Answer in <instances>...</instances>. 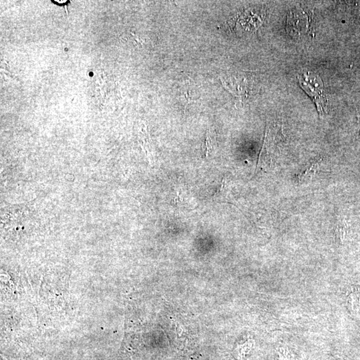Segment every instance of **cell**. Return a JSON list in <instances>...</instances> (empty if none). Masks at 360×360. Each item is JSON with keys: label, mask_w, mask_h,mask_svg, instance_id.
<instances>
[{"label": "cell", "mask_w": 360, "mask_h": 360, "mask_svg": "<svg viewBox=\"0 0 360 360\" xmlns=\"http://www.w3.org/2000/svg\"><path fill=\"white\" fill-rule=\"evenodd\" d=\"M214 144L212 140V134L210 130L207 131L206 138L202 145L203 153L205 157H208L213 151Z\"/></svg>", "instance_id": "277c9868"}, {"label": "cell", "mask_w": 360, "mask_h": 360, "mask_svg": "<svg viewBox=\"0 0 360 360\" xmlns=\"http://www.w3.org/2000/svg\"><path fill=\"white\" fill-rule=\"evenodd\" d=\"M66 1H66V0H64V1H58V0H56V1H55V2L64 3H66Z\"/></svg>", "instance_id": "8992f818"}, {"label": "cell", "mask_w": 360, "mask_h": 360, "mask_svg": "<svg viewBox=\"0 0 360 360\" xmlns=\"http://www.w3.org/2000/svg\"><path fill=\"white\" fill-rule=\"evenodd\" d=\"M321 161V160H315V161L309 163L299 174V181L304 182V181H308V180L312 179L317 173L319 172Z\"/></svg>", "instance_id": "3957f363"}, {"label": "cell", "mask_w": 360, "mask_h": 360, "mask_svg": "<svg viewBox=\"0 0 360 360\" xmlns=\"http://www.w3.org/2000/svg\"><path fill=\"white\" fill-rule=\"evenodd\" d=\"M272 138L270 134L269 129L267 128L266 132L265 140L264 145L261 150L258 162H257V170H267L271 167L273 163V149Z\"/></svg>", "instance_id": "7a4b0ae2"}, {"label": "cell", "mask_w": 360, "mask_h": 360, "mask_svg": "<svg viewBox=\"0 0 360 360\" xmlns=\"http://www.w3.org/2000/svg\"><path fill=\"white\" fill-rule=\"evenodd\" d=\"M182 201L183 198L181 195V193H180L179 190H177V189H176V196L174 198V199H173L172 203H174V204H176V203L181 202Z\"/></svg>", "instance_id": "5b68a950"}, {"label": "cell", "mask_w": 360, "mask_h": 360, "mask_svg": "<svg viewBox=\"0 0 360 360\" xmlns=\"http://www.w3.org/2000/svg\"><path fill=\"white\" fill-rule=\"evenodd\" d=\"M299 82L304 91L313 99L320 116L327 110V99L323 82L319 75L310 72H306L299 75Z\"/></svg>", "instance_id": "6da1fadb"}]
</instances>
